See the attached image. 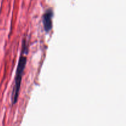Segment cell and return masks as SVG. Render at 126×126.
<instances>
[{
  "label": "cell",
  "mask_w": 126,
  "mask_h": 126,
  "mask_svg": "<svg viewBox=\"0 0 126 126\" xmlns=\"http://www.w3.org/2000/svg\"><path fill=\"white\" fill-rule=\"evenodd\" d=\"M24 54H25L22 52V54L18 60V65H17V70H16V77L14 79V86L12 89V94H11V103L12 105L16 104L18 100L22 76H23V72H24L27 63V58L25 56Z\"/></svg>",
  "instance_id": "obj_1"
},
{
  "label": "cell",
  "mask_w": 126,
  "mask_h": 126,
  "mask_svg": "<svg viewBox=\"0 0 126 126\" xmlns=\"http://www.w3.org/2000/svg\"><path fill=\"white\" fill-rule=\"evenodd\" d=\"M53 16H54V12L52 8L47 9L43 16V27L46 33H49L52 28Z\"/></svg>",
  "instance_id": "obj_2"
}]
</instances>
